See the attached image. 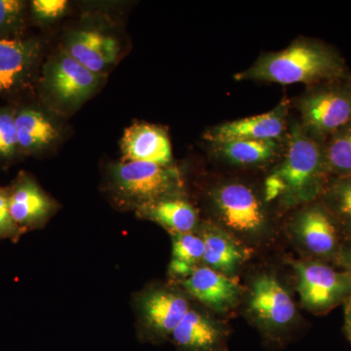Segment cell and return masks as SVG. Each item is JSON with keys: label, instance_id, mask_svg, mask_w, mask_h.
<instances>
[{"label": "cell", "instance_id": "1", "mask_svg": "<svg viewBox=\"0 0 351 351\" xmlns=\"http://www.w3.org/2000/svg\"><path fill=\"white\" fill-rule=\"evenodd\" d=\"M329 179L323 143L309 135L298 119L289 120L282 159L263 182L265 202L287 209L304 206L319 199Z\"/></svg>", "mask_w": 351, "mask_h": 351}, {"label": "cell", "instance_id": "2", "mask_svg": "<svg viewBox=\"0 0 351 351\" xmlns=\"http://www.w3.org/2000/svg\"><path fill=\"white\" fill-rule=\"evenodd\" d=\"M348 78L343 57L331 46L308 38L295 39L285 49L263 53L251 66L234 75L237 82L308 87Z\"/></svg>", "mask_w": 351, "mask_h": 351}, {"label": "cell", "instance_id": "3", "mask_svg": "<svg viewBox=\"0 0 351 351\" xmlns=\"http://www.w3.org/2000/svg\"><path fill=\"white\" fill-rule=\"evenodd\" d=\"M209 201L218 223L242 239H258L267 232L269 215L263 193L246 182H219L209 191Z\"/></svg>", "mask_w": 351, "mask_h": 351}, {"label": "cell", "instance_id": "4", "mask_svg": "<svg viewBox=\"0 0 351 351\" xmlns=\"http://www.w3.org/2000/svg\"><path fill=\"white\" fill-rule=\"evenodd\" d=\"M294 107L302 128L324 144L332 134L351 124V77L308 87Z\"/></svg>", "mask_w": 351, "mask_h": 351}, {"label": "cell", "instance_id": "5", "mask_svg": "<svg viewBox=\"0 0 351 351\" xmlns=\"http://www.w3.org/2000/svg\"><path fill=\"white\" fill-rule=\"evenodd\" d=\"M112 188L117 197L138 208L147 203L182 195L181 172L173 165L122 161L113 167Z\"/></svg>", "mask_w": 351, "mask_h": 351}, {"label": "cell", "instance_id": "6", "mask_svg": "<svg viewBox=\"0 0 351 351\" xmlns=\"http://www.w3.org/2000/svg\"><path fill=\"white\" fill-rule=\"evenodd\" d=\"M297 290L302 306L313 313L331 311L351 295V274L316 261L294 262Z\"/></svg>", "mask_w": 351, "mask_h": 351}, {"label": "cell", "instance_id": "7", "mask_svg": "<svg viewBox=\"0 0 351 351\" xmlns=\"http://www.w3.org/2000/svg\"><path fill=\"white\" fill-rule=\"evenodd\" d=\"M291 230L302 248L314 257L339 255V226L320 199L302 207L291 223Z\"/></svg>", "mask_w": 351, "mask_h": 351}, {"label": "cell", "instance_id": "8", "mask_svg": "<svg viewBox=\"0 0 351 351\" xmlns=\"http://www.w3.org/2000/svg\"><path fill=\"white\" fill-rule=\"evenodd\" d=\"M290 101L284 99L263 114L223 122L205 132L209 144L232 140H284L287 136Z\"/></svg>", "mask_w": 351, "mask_h": 351}, {"label": "cell", "instance_id": "9", "mask_svg": "<svg viewBox=\"0 0 351 351\" xmlns=\"http://www.w3.org/2000/svg\"><path fill=\"white\" fill-rule=\"evenodd\" d=\"M248 311L267 329L288 327L295 317V306L282 284L271 274H262L252 283Z\"/></svg>", "mask_w": 351, "mask_h": 351}, {"label": "cell", "instance_id": "10", "mask_svg": "<svg viewBox=\"0 0 351 351\" xmlns=\"http://www.w3.org/2000/svg\"><path fill=\"white\" fill-rule=\"evenodd\" d=\"M97 73L78 63L68 53L60 55L48 66L46 87L58 101L69 105L80 103L93 93L99 84Z\"/></svg>", "mask_w": 351, "mask_h": 351}, {"label": "cell", "instance_id": "11", "mask_svg": "<svg viewBox=\"0 0 351 351\" xmlns=\"http://www.w3.org/2000/svg\"><path fill=\"white\" fill-rule=\"evenodd\" d=\"M182 285L189 295L217 313L232 311L239 304L241 289L232 277L199 265L186 278Z\"/></svg>", "mask_w": 351, "mask_h": 351}, {"label": "cell", "instance_id": "12", "mask_svg": "<svg viewBox=\"0 0 351 351\" xmlns=\"http://www.w3.org/2000/svg\"><path fill=\"white\" fill-rule=\"evenodd\" d=\"M9 203L14 221L24 232L46 223L54 203L31 176L20 173L9 188Z\"/></svg>", "mask_w": 351, "mask_h": 351}, {"label": "cell", "instance_id": "13", "mask_svg": "<svg viewBox=\"0 0 351 351\" xmlns=\"http://www.w3.org/2000/svg\"><path fill=\"white\" fill-rule=\"evenodd\" d=\"M122 161H142L160 166L172 165L169 136L161 127L134 123L124 132L121 140Z\"/></svg>", "mask_w": 351, "mask_h": 351}, {"label": "cell", "instance_id": "14", "mask_svg": "<svg viewBox=\"0 0 351 351\" xmlns=\"http://www.w3.org/2000/svg\"><path fill=\"white\" fill-rule=\"evenodd\" d=\"M189 309V302L184 295L168 289L151 291L140 301L145 324L160 336L172 335Z\"/></svg>", "mask_w": 351, "mask_h": 351}, {"label": "cell", "instance_id": "15", "mask_svg": "<svg viewBox=\"0 0 351 351\" xmlns=\"http://www.w3.org/2000/svg\"><path fill=\"white\" fill-rule=\"evenodd\" d=\"M199 235L204 242V265L232 276L248 258V251L237 237L215 223H204Z\"/></svg>", "mask_w": 351, "mask_h": 351}, {"label": "cell", "instance_id": "16", "mask_svg": "<svg viewBox=\"0 0 351 351\" xmlns=\"http://www.w3.org/2000/svg\"><path fill=\"white\" fill-rule=\"evenodd\" d=\"M285 141L232 140L214 143L211 151L219 160L241 168L270 165L283 154Z\"/></svg>", "mask_w": 351, "mask_h": 351}, {"label": "cell", "instance_id": "17", "mask_svg": "<svg viewBox=\"0 0 351 351\" xmlns=\"http://www.w3.org/2000/svg\"><path fill=\"white\" fill-rule=\"evenodd\" d=\"M38 55V43L0 38V94L12 91L25 82Z\"/></svg>", "mask_w": 351, "mask_h": 351}, {"label": "cell", "instance_id": "18", "mask_svg": "<svg viewBox=\"0 0 351 351\" xmlns=\"http://www.w3.org/2000/svg\"><path fill=\"white\" fill-rule=\"evenodd\" d=\"M137 214L163 226L170 233L193 232L199 223L197 210L182 195L147 203L137 208Z\"/></svg>", "mask_w": 351, "mask_h": 351}, {"label": "cell", "instance_id": "19", "mask_svg": "<svg viewBox=\"0 0 351 351\" xmlns=\"http://www.w3.org/2000/svg\"><path fill=\"white\" fill-rule=\"evenodd\" d=\"M119 53L114 38L95 31L76 32L69 43L68 54L97 75L114 63Z\"/></svg>", "mask_w": 351, "mask_h": 351}, {"label": "cell", "instance_id": "20", "mask_svg": "<svg viewBox=\"0 0 351 351\" xmlns=\"http://www.w3.org/2000/svg\"><path fill=\"white\" fill-rule=\"evenodd\" d=\"M171 336L182 350L213 351L221 343L223 331L217 321L191 308Z\"/></svg>", "mask_w": 351, "mask_h": 351}, {"label": "cell", "instance_id": "21", "mask_svg": "<svg viewBox=\"0 0 351 351\" xmlns=\"http://www.w3.org/2000/svg\"><path fill=\"white\" fill-rule=\"evenodd\" d=\"M19 149L25 152L40 151L58 137L56 127L43 113L25 108L15 113Z\"/></svg>", "mask_w": 351, "mask_h": 351}, {"label": "cell", "instance_id": "22", "mask_svg": "<svg viewBox=\"0 0 351 351\" xmlns=\"http://www.w3.org/2000/svg\"><path fill=\"white\" fill-rule=\"evenodd\" d=\"M172 258L169 265L171 276L184 279L199 267L204 254V242L195 232L171 233Z\"/></svg>", "mask_w": 351, "mask_h": 351}, {"label": "cell", "instance_id": "23", "mask_svg": "<svg viewBox=\"0 0 351 351\" xmlns=\"http://www.w3.org/2000/svg\"><path fill=\"white\" fill-rule=\"evenodd\" d=\"M319 199L339 228L351 234V176L330 177Z\"/></svg>", "mask_w": 351, "mask_h": 351}, {"label": "cell", "instance_id": "24", "mask_svg": "<svg viewBox=\"0 0 351 351\" xmlns=\"http://www.w3.org/2000/svg\"><path fill=\"white\" fill-rule=\"evenodd\" d=\"M323 149L330 177L351 176V124L330 136Z\"/></svg>", "mask_w": 351, "mask_h": 351}, {"label": "cell", "instance_id": "25", "mask_svg": "<svg viewBox=\"0 0 351 351\" xmlns=\"http://www.w3.org/2000/svg\"><path fill=\"white\" fill-rule=\"evenodd\" d=\"M25 4L20 0H0V38L22 29Z\"/></svg>", "mask_w": 351, "mask_h": 351}, {"label": "cell", "instance_id": "26", "mask_svg": "<svg viewBox=\"0 0 351 351\" xmlns=\"http://www.w3.org/2000/svg\"><path fill=\"white\" fill-rule=\"evenodd\" d=\"M19 151L15 113L0 110V159H12Z\"/></svg>", "mask_w": 351, "mask_h": 351}, {"label": "cell", "instance_id": "27", "mask_svg": "<svg viewBox=\"0 0 351 351\" xmlns=\"http://www.w3.org/2000/svg\"><path fill=\"white\" fill-rule=\"evenodd\" d=\"M24 233L11 215L9 188L0 186V240L17 242Z\"/></svg>", "mask_w": 351, "mask_h": 351}, {"label": "cell", "instance_id": "28", "mask_svg": "<svg viewBox=\"0 0 351 351\" xmlns=\"http://www.w3.org/2000/svg\"><path fill=\"white\" fill-rule=\"evenodd\" d=\"M68 6L66 0H34L32 2V12L36 19L54 20L63 15Z\"/></svg>", "mask_w": 351, "mask_h": 351}, {"label": "cell", "instance_id": "29", "mask_svg": "<svg viewBox=\"0 0 351 351\" xmlns=\"http://www.w3.org/2000/svg\"><path fill=\"white\" fill-rule=\"evenodd\" d=\"M337 258L341 265L345 267V270H348L351 274V242L350 244L341 247Z\"/></svg>", "mask_w": 351, "mask_h": 351}, {"label": "cell", "instance_id": "30", "mask_svg": "<svg viewBox=\"0 0 351 351\" xmlns=\"http://www.w3.org/2000/svg\"><path fill=\"white\" fill-rule=\"evenodd\" d=\"M346 332L351 341V311H346Z\"/></svg>", "mask_w": 351, "mask_h": 351}, {"label": "cell", "instance_id": "31", "mask_svg": "<svg viewBox=\"0 0 351 351\" xmlns=\"http://www.w3.org/2000/svg\"><path fill=\"white\" fill-rule=\"evenodd\" d=\"M346 311H351V295L348 298V301H346Z\"/></svg>", "mask_w": 351, "mask_h": 351}]
</instances>
